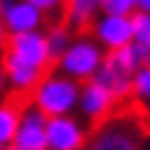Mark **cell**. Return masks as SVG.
<instances>
[{"label":"cell","instance_id":"4fadbf2b","mask_svg":"<svg viewBox=\"0 0 150 150\" xmlns=\"http://www.w3.org/2000/svg\"><path fill=\"white\" fill-rule=\"evenodd\" d=\"M44 39H47V49H49L52 62H57V57H60L62 52L67 49V44L73 42V34H70V29H67L65 23H54V26H49V29L44 31Z\"/></svg>","mask_w":150,"mask_h":150},{"label":"cell","instance_id":"603a6c76","mask_svg":"<svg viewBox=\"0 0 150 150\" xmlns=\"http://www.w3.org/2000/svg\"><path fill=\"white\" fill-rule=\"evenodd\" d=\"M3 150H18V148H13V145H3Z\"/></svg>","mask_w":150,"mask_h":150},{"label":"cell","instance_id":"5bb4252c","mask_svg":"<svg viewBox=\"0 0 150 150\" xmlns=\"http://www.w3.org/2000/svg\"><path fill=\"white\" fill-rule=\"evenodd\" d=\"M18 117L21 111L11 104L0 106V145H11L16 135V127H18Z\"/></svg>","mask_w":150,"mask_h":150},{"label":"cell","instance_id":"7a4b0ae2","mask_svg":"<svg viewBox=\"0 0 150 150\" xmlns=\"http://www.w3.org/2000/svg\"><path fill=\"white\" fill-rule=\"evenodd\" d=\"M101 62H104V49L98 47L96 39H88V36L73 39V42L67 44V49L57 57L60 73L67 75V78H73L75 83L91 80Z\"/></svg>","mask_w":150,"mask_h":150},{"label":"cell","instance_id":"44dd1931","mask_svg":"<svg viewBox=\"0 0 150 150\" xmlns=\"http://www.w3.org/2000/svg\"><path fill=\"white\" fill-rule=\"evenodd\" d=\"M3 86H5V73H3V67H0V91H3Z\"/></svg>","mask_w":150,"mask_h":150},{"label":"cell","instance_id":"8992f818","mask_svg":"<svg viewBox=\"0 0 150 150\" xmlns=\"http://www.w3.org/2000/svg\"><path fill=\"white\" fill-rule=\"evenodd\" d=\"M5 44H8V52H13L16 57H21L23 62H29V65L39 67V70H44L47 65L52 62L42 29L39 31H26V34H8Z\"/></svg>","mask_w":150,"mask_h":150},{"label":"cell","instance_id":"ffe728a7","mask_svg":"<svg viewBox=\"0 0 150 150\" xmlns=\"http://www.w3.org/2000/svg\"><path fill=\"white\" fill-rule=\"evenodd\" d=\"M5 39H8V31H5V26H3V21H0V47L5 44Z\"/></svg>","mask_w":150,"mask_h":150},{"label":"cell","instance_id":"30bf717a","mask_svg":"<svg viewBox=\"0 0 150 150\" xmlns=\"http://www.w3.org/2000/svg\"><path fill=\"white\" fill-rule=\"evenodd\" d=\"M0 67H3V73H5V80H8L16 91H31L39 83V78L44 75V70H39V67H34L29 62H23L21 57H16L13 52H5Z\"/></svg>","mask_w":150,"mask_h":150},{"label":"cell","instance_id":"7402d4cb","mask_svg":"<svg viewBox=\"0 0 150 150\" xmlns=\"http://www.w3.org/2000/svg\"><path fill=\"white\" fill-rule=\"evenodd\" d=\"M145 117H148V119H150V98H148V101H145Z\"/></svg>","mask_w":150,"mask_h":150},{"label":"cell","instance_id":"7c38bea8","mask_svg":"<svg viewBox=\"0 0 150 150\" xmlns=\"http://www.w3.org/2000/svg\"><path fill=\"white\" fill-rule=\"evenodd\" d=\"M88 150H137V142L124 127L114 124V127L98 129V135L91 140Z\"/></svg>","mask_w":150,"mask_h":150},{"label":"cell","instance_id":"ac0fdd59","mask_svg":"<svg viewBox=\"0 0 150 150\" xmlns=\"http://www.w3.org/2000/svg\"><path fill=\"white\" fill-rule=\"evenodd\" d=\"M31 5L36 8V11H42L44 16H52V13H60L62 5H65V0H29Z\"/></svg>","mask_w":150,"mask_h":150},{"label":"cell","instance_id":"e0dca14e","mask_svg":"<svg viewBox=\"0 0 150 150\" xmlns=\"http://www.w3.org/2000/svg\"><path fill=\"white\" fill-rule=\"evenodd\" d=\"M137 8V0H104L101 13H117V16H129Z\"/></svg>","mask_w":150,"mask_h":150},{"label":"cell","instance_id":"2e32d148","mask_svg":"<svg viewBox=\"0 0 150 150\" xmlns=\"http://www.w3.org/2000/svg\"><path fill=\"white\" fill-rule=\"evenodd\" d=\"M132 93L140 101L150 98V65H140L132 73Z\"/></svg>","mask_w":150,"mask_h":150},{"label":"cell","instance_id":"9c48e42d","mask_svg":"<svg viewBox=\"0 0 150 150\" xmlns=\"http://www.w3.org/2000/svg\"><path fill=\"white\" fill-rule=\"evenodd\" d=\"M114 96L109 93L106 88H101L98 83L93 80H86V86L80 88V96H78V106L83 109V114L91 117V119H104L111 114L114 109Z\"/></svg>","mask_w":150,"mask_h":150},{"label":"cell","instance_id":"ba28073f","mask_svg":"<svg viewBox=\"0 0 150 150\" xmlns=\"http://www.w3.org/2000/svg\"><path fill=\"white\" fill-rule=\"evenodd\" d=\"M91 80L98 83L101 88H106L114 96V101H122V98H127L132 93V75L127 70H122V67H117L111 60H106V54H104V62L98 65V70L93 73Z\"/></svg>","mask_w":150,"mask_h":150},{"label":"cell","instance_id":"d6986e66","mask_svg":"<svg viewBox=\"0 0 150 150\" xmlns=\"http://www.w3.org/2000/svg\"><path fill=\"white\" fill-rule=\"evenodd\" d=\"M135 11H145V13H150V0H137Z\"/></svg>","mask_w":150,"mask_h":150},{"label":"cell","instance_id":"277c9868","mask_svg":"<svg viewBox=\"0 0 150 150\" xmlns=\"http://www.w3.org/2000/svg\"><path fill=\"white\" fill-rule=\"evenodd\" d=\"M47 150H83L86 148V129L78 122L65 117H47Z\"/></svg>","mask_w":150,"mask_h":150},{"label":"cell","instance_id":"52a82bcc","mask_svg":"<svg viewBox=\"0 0 150 150\" xmlns=\"http://www.w3.org/2000/svg\"><path fill=\"white\" fill-rule=\"evenodd\" d=\"M47 117L34 106L26 109L21 117H18V127H16L13 135V148L18 150H47Z\"/></svg>","mask_w":150,"mask_h":150},{"label":"cell","instance_id":"3957f363","mask_svg":"<svg viewBox=\"0 0 150 150\" xmlns=\"http://www.w3.org/2000/svg\"><path fill=\"white\" fill-rule=\"evenodd\" d=\"M0 21L8 34H26L42 29L44 13L36 11L29 0H0Z\"/></svg>","mask_w":150,"mask_h":150},{"label":"cell","instance_id":"9a60e30c","mask_svg":"<svg viewBox=\"0 0 150 150\" xmlns=\"http://www.w3.org/2000/svg\"><path fill=\"white\" fill-rule=\"evenodd\" d=\"M129 26H132V42L140 47H150V13L132 11L129 13Z\"/></svg>","mask_w":150,"mask_h":150},{"label":"cell","instance_id":"8fae6325","mask_svg":"<svg viewBox=\"0 0 150 150\" xmlns=\"http://www.w3.org/2000/svg\"><path fill=\"white\" fill-rule=\"evenodd\" d=\"M104 0H65V26L67 29H86L101 13Z\"/></svg>","mask_w":150,"mask_h":150},{"label":"cell","instance_id":"6da1fadb","mask_svg":"<svg viewBox=\"0 0 150 150\" xmlns=\"http://www.w3.org/2000/svg\"><path fill=\"white\" fill-rule=\"evenodd\" d=\"M80 86L62 73L42 75L34 86V106L44 117H65L78 106Z\"/></svg>","mask_w":150,"mask_h":150},{"label":"cell","instance_id":"5b68a950","mask_svg":"<svg viewBox=\"0 0 150 150\" xmlns=\"http://www.w3.org/2000/svg\"><path fill=\"white\" fill-rule=\"evenodd\" d=\"M93 39L98 42L101 49H119V47L132 42V26L129 16L117 13H101L93 18Z\"/></svg>","mask_w":150,"mask_h":150},{"label":"cell","instance_id":"cb8c5ba5","mask_svg":"<svg viewBox=\"0 0 150 150\" xmlns=\"http://www.w3.org/2000/svg\"><path fill=\"white\" fill-rule=\"evenodd\" d=\"M0 150H3V145H0Z\"/></svg>","mask_w":150,"mask_h":150}]
</instances>
